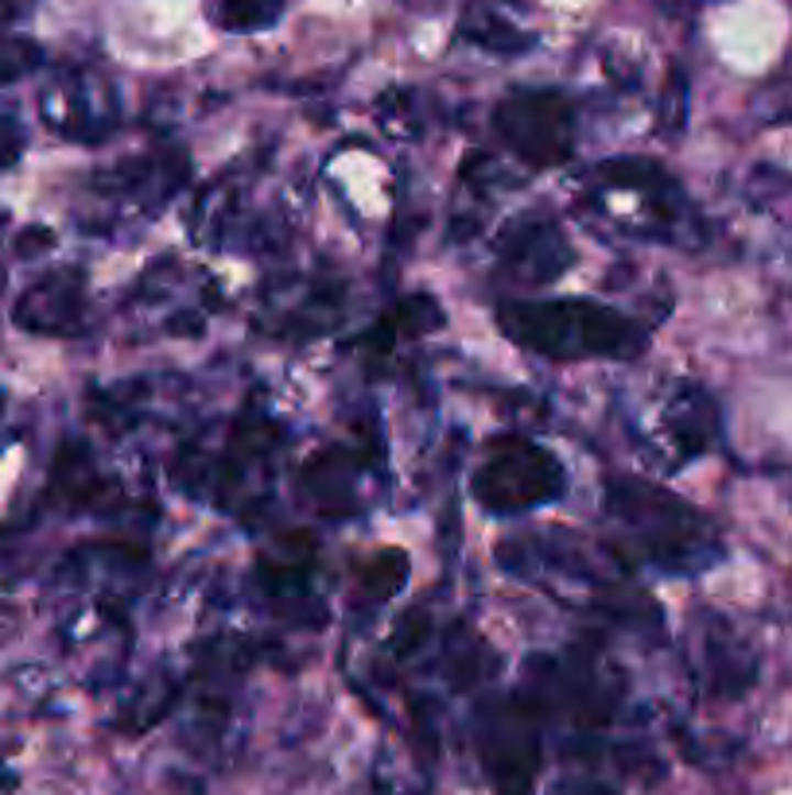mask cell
I'll return each instance as SVG.
<instances>
[{"instance_id":"8","label":"cell","mask_w":792,"mask_h":795,"mask_svg":"<svg viewBox=\"0 0 792 795\" xmlns=\"http://www.w3.org/2000/svg\"><path fill=\"white\" fill-rule=\"evenodd\" d=\"M284 12V0H218L215 20L226 32H261L276 24Z\"/></svg>"},{"instance_id":"6","label":"cell","mask_w":792,"mask_h":795,"mask_svg":"<svg viewBox=\"0 0 792 795\" xmlns=\"http://www.w3.org/2000/svg\"><path fill=\"white\" fill-rule=\"evenodd\" d=\"M82 319V276L78 272H55L40 279L16 303V322L35 334H70Z\"/></svg>"},{"instance_id":"4","label":"cell","mask_w":792,"mask_h":795,"mask_svg":"<svg viewBox=\"0 0 792 795\" xmlns=\"http://www.w3.org/2000/svg\"><path fill=\"white\" fill-rule=\"evenodd\" d=\"M502 140L532 167H556L575 148V109L556 90H517L497 106Z\"/></svg>"},{"instance_id":"10","label":"cell","mask_w":792,"mask_h":795,"mask_svg":"<svg viewBox=\"0 0 792 795\" xmlns=\"http://www.w3.org/2000/svg\"><path fill=\"white\" fill-rule=\"evenodd\" d=\"M16 156V136H12V121L0 117V164H9Z\"/></svg>"},{"instance_id":"1","label":"cell","mask_w":792,"mask_h":795,"mask_svg":"<svg viewBox=\"0 0 792 795\" xmlns=\"http://www.w3.org/2000/svg\"><path fill=\"white\" fill-rule=\"evenodd\" d=\"M502 330L525 350L552 361L583 357H634L645 350V334L622 311L594 299H532L505 303L497 311Z\"/></svg>"},{"instance_id":"12","label":"cell","mask_w":792,"mask_h":795,"mask_svg":"<svg viewBox=\"0 0 792 795\" xmlns=\"http://www.w3.org/2000/svg\"><path fill=\"white\" fill-rule=\"evenodd\" d=\"M560 795H571V792H560ZM575 795H618V792H610V787H598V784H594V787H579Z\"/></svg>"},{"instance_id":"5","label":"cell","mask_w":792,"mask_h":795,"mask_svg":"<svg viewBox=\"0 0 792 795\" xmlns=\"http://www.w3.org/2000/svg\"><path fill=\"white\" fill-rule=\"evenodd\" d=\"M479 746L486 757V769L494 776L497 795H532V776L540 764L537 721L525 710V703H497L482 710Z\"/></svg>"},{"instance_id":"9","label":"cell","mask_w":792,"mask_h":795,"mask_svg":"<svg viewBox=\"0 0 792 795\" xmlns=\"http://www.w3.org/2000/svg\"><path fill=\"white\" fill-rule=\"evenodd\" d=\"M43 51L35 47L24 35H12V40H0V82H16V78L32 75L40 66Z\"/></svg>"},{"instance_id":"3","label":"cell","mask_w":792,"mask_h":795,"mask_svg":"<svg viewBox=\"0 0 792 795\" xmlns=\"http://www.w3.org/2000/svg\"><path fill=\"white\" fill-rule=\"evenodd\" d=\"M610 512H618L649 548L652 559L664 566H684L692 555H703L707 548V525L695 517L684 500L660 493L657 485L618 482L610 485Z\"/></svg>"},{"instance_id":"2","label":"cell","mask_w":792,"mask_h":795,"mask_svg":"<svg viewBox=\"0 0 792 795\" xmlns=\"http://www.w3.org/2000/svg\"><path fill=\"white\" fill-rule=\"evenodd\" d=\"M563 493V466L556 462V454H548L544 446L528 443V439L505 435L482 459L479 474H474V497L482 509L490 512H520L537 509L544 500L560 497Z\"/></svg>"},{"instance_id":"7","label":"cell","mask_w":792,"mask_h":795,"mask_svg":"<svg viewBox=\"0 0 792 795\" xmlns=\"http://www.w3.org/2000/svg\"><path fill=\"white\" fill-rule=\"evenodd\" d=\"M502 256L513 268V276L532 279V284H544L556 279L563 268L571 264V249L560 238V230L548 222H520L505 233L502 241Z\"/></svg>"},{"instance_id":"11","label":"cell","mask_w":792,"mask_h":795,"mask_svg":"<svg viewBox=\"0 0 792 795\" xmlns=\"http://www.w3.org/2000/svg\"><path fill=\"white\" fill-rule=\"evenodd\" d=\"M32 0H0V20H12L16 12H24Z\"/></svg>"}]
</instances>
